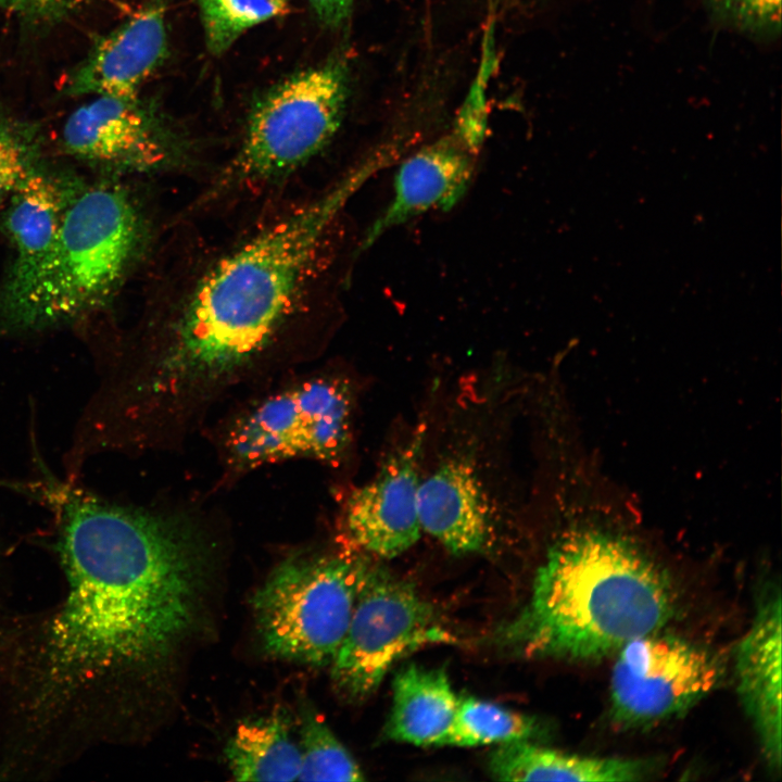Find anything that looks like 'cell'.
Segmentation results:
<instances>
[{
    "instance_id": "3957f363",
    "label": "cell",
    "mask_w": 782,
    "mask_h": 782,
    "mask_svg": "<svg viewBox=\"0 0 782 782\" xmlns=\"http://www.w3.org/2000/svg\"><path fill=\"white\" fill-rule=\"evenodd\" d=\"M672 608L666 576L634 543L577 528L548 550L527 604L497 636L529 657L594 660L661 630Z\"/></svg>"
},
{
    "instance_id": "4fadbf2b",
    "label": "cell",
    "mask_w": 782,
    "mask_h": 782,
    "mask_svg": "<svg viewBox=\"0 0 782 782\" xmlns=\"http://www.w3.org/2000/svg\"><path fill=\"white\" fill-rule=\"evenodd\" d=\"M164 0H151L134 15L98 37L70 72L63 93L136 97L167 52Z\"/></svg>"
},
{
    "instance_id": "8fae6325",
    "label": "cell",
    "mask_w": 782,
    "mask_h": 782,
    "mask_svg": "<svg viewBox=\"0 0 782 782\" xmlns=\"http://www.w3.org/2000/svg\"><path fill=\"white\" fill-rule=\"evenodd\" d=\"M61 142L78 160L116 169L151 171L172 157L164 130L139 96H94L68 115Z\"/></svg>"
},
{
    "instance_id": "5bb4252c",
    "label": "cell",
    "mask_w": 782,
    "mask_h": 782,
    "mask_svg": "<svg viewBox=\"0 0 782 782\" xmlns=\"http://www.w3.org/2000/svg\"><path fill=\"white\" fill-rule=\"evenodd\" d=\"M781 592H762L734 659L737 693L767 767L781 770Z\"/></svg>"
},
{
    "instance_id": "d4e9b609",
    "label": "cell",
    "mask_w": 782,
    "mask_h": 782,
    "mask_svg": "<svg viewBox=\"0 0 782 782\" xmlns=\"http://www.w3.org/2000/svg\"><path fill=\"white\" fill-rule=\"evenodd\" d=\"M87 0H0V12L14 15L26 24L60 21Z\"/></svg>"
},
{
    "instance_id": "cb8c5ba5",
    "label": "cell",
    "mask_w": 782,
    "mask_h": 782,
    "mask_svg": "<svg viewBox=\"0 0 782 782\" xmlns=\"http://www.w3.org/2000/svg\"><path fill=\"white\" fill-rule=\"evenodd\" d=\"M722 21L753 35H779L781 0H708Z\"/></svg>"
},
{
    "instance_id": "d6986e66",
    "label": "cell",
    "mask_w": 782,
    "mask_h": 782,
    "mask_svg": "<svg viewBox=\"0 0 782 782\" xmlns=\"http://www.w3.org/2000/svg\"><path fill=\"white\" fill-rule=\"evenodd\" d=\"M226 758L238 781H294L301 769L300 746L291 737L288 715L280 710L240 723Z\"/></svg>"
},
{
    "instance_id": "603a6c76",
    "label": "cell",
    "mask_w": 782,
    "mask_h": 782,
    "mask_svg": "<svg viewBox=\"0 0 782 782\" xmlns=\"http://www.w3.org/2000/svg\"><path fill=\"white\" fill-rule=\"evenodd\" d=\"M37 155L34 130L0 115V200L11 195L37 169Z\"/></svg>"
},
{
    "instance_id": "ffe728a7",
    "label": "cell",
    "mask_w": 782,
    "mask_h": 782,
    "mask_svg": "<svg viewBox=\"0 0 782 782\" xmlns=\"http://www.w3.org/2000/svg\"><path fill=\"white\" fill-rule=\"evenodd\" d=\"M541 732L539 721L496 703L472 696L458 698L444 745L475 747L531 741Z\"/></svg>"
},
{
    "instance_id": "9c48e42d",
    "label": "cell",
    "mask_w": 782,
    "mask_h": 782,
    "mask_svg": "<svg viewBox=\"0 0 782 782\" xmlns=\"http://www.w3.org/2000/svg\"><path fill=\"white\" fill-rule=\"evenodd\" d=\"M616 654L609 711L625 729L651 727L688 711L724 676L715 653L660 630L631 640Z\"/></svg>"
},
{
    "instance_id": "7a4b0ae2",
    "label": "cell",
    "mask_w": 782,
    "mask_h": 782,
    "mask_svg": "<svg viewBox=\"0 0 782 782\" xmlns=\"http://www.w3.org/2000/svg\"><path fill=\"white\" fill-rule=\"evenodd\" d=\"M392 159L390 151L371 155L220 258L199 281L144 374L149 400L165 406L200 401L251 367L292 314L337 215Z\"/></svg>"
},
{
    "instance_id": "5b68a950",
    "label": "cell",
    "mask_w": 782,
    "mask_h": 782,
    "mask_svg": "<svg viewBox=\"0 0 782 782\" xmlns=\"http://www.w3.org/2000/svg\"><path fill=\"white\" fill-rule=\"evenodd\" d=\"M369 566L367 559L341 554L285 559L253 597L267 652L303 665L331 664Z\"/></svg>"
},
{
    "instance_id": "2e32d148",
    "label": "cell",
    "mask_w": 782,
    "mask_h": 782,
    "mask_svg": "<svg viewBox=\"0 0 782 782\" xmlns=\"http://www.w3.org/2000/svg\"><path fill=\"white\" fill-rule=\"evenodd\" d=\"M75 195L61 179L39 169L11 193L3 226L14 249V260L0 289V305L23 289L47 257Z\"/></svg>"
},
{
    "instance_id": "9a60e30c",
    "label": "cell",
    "mask_w": 782,
    "mask_h": 782,
    "mask_svg": "<svg viewBox=\"0 0 782 782\" xmlns=\"http://www.w3.org/2000/svg\"><path fill=\"white\" fill-rule=\"evenodd\" d=\"M421 530L453 554L482 550L492 530L491 509L482 483L471 465L442 463L418 488Z\"/></svg>"
},
{
    "instance_id": "ba28073f",
    "label": "cell",
    "mask_w": 782,
    "mask_h": 782,
    "mask_svg": "<svg viewBox=\"0 0 782 782\" xmlns=\"http://www.w3.org/2000/svg\"><path fill=\"white\" fill-rule=\"evenodd\" d=\"M433 606L415 588L370 564L346 634L331 661V677L344 695L373 694L391 667L427 644L451 643Z\"/></svg>"
},
{
    "instance_id": "7402d4cb",
    "label": "cell",
    "mask_w": 782,
    "mask_h": 782,
    "mask_svg": "<svg viewBox=\"0 0 782 782\" xmlns=\"http://www.w3.org/2000/svg\"><path fill=\"white\" fill-rule=\"evenodd\" d=\"M210 53H225L245 31L282 12L291 0H197Z\"/></svg>"
},
{
    "instance_id": "8992f818",
    "label": "cell",
    "mask_w": 782,
    "mask_h": 782,
    "mask_svg": "<svg viewBox=\"0 0 782 782\" xmlns=\"http://www.w3.org/2000/svg\"><path fill=\"white\" fill-rule=\"evenodd\" d=\"M344 63L330 61L299 72L268 90L248 119L227 169L239 181L283 176L318 153L338 131L348 100Z\"/></svg>"
},
{
    "instance_id": "52a82bcc",
    "label": "cell",
    "mask_w": 782,
    "mask_h": 782,
    "mask_svg": "<svg viewBox=\"0 0 782 782\" xmlns=\"http://www.w3.org/2000/svg\"><path fill=\"white\" fill-rule=\"evenodd\" d=\"M352 415L348 380L316 377L292 384L234 424L227 461L241 470L298 457L337 465L352 442Z\"/></svg>"
},
{
    "instance_id": "44dd1931",
    "label": "cell",
    "mask_w": 782,
    "mask_h": 782,
    "mask_svg": "<svg viewBox=\"0 0 782 782\" xmlns=\"http://www.w3.org/2000/svg\"><path fill=\"white\" fill-rule=\"evenodd\" d=\"M301 769L298 781H363L356 760L305 701L300 706Z\"/></svg>"
},
{
    "instance_id": "277c9868",
    "label": "cell",
    "mask_w": 782,
    "mask_h": 782,
    "mask_svg": "<svg viewBox=\"0 0 782 782\" xmlns=\"http://www.w3.org/2000/svg\"><path fill=\"white\" fill-rule=\"evenodd\" d=\"M141 235L138 211L121 188L76 194L47 257L0 305V336L67 324L102 307L130 268Z\"/></svg>"
},
{
    "instance_id": "484cf974",
    "label": "cell",
    "mask_w": 782,
    "mask_h": 782,
    "mask_svg": "<svg viewBox=\"0 0 782 782\" xmlns=\"http://www.w3.org/2000/svg\"><path fill=\"white\" fill-rule=\"evenodd\" d=\"M318 20L326 26L338 27L350 15L354 0H308Z\"/></svg>"
},
{
    "instance_id": "e0dca14e",
    "label": "cell",
    "mask_w": 782,
    "mask_h": 782,
    "mask_svg": "<svg viewBox=\"0 0 782 782\" xmlns=\"http://www.w3.org/2000/svg\"><path fill=\"white\" fill-rule=\"evenodd\" d=\"M653 767L642 759L576 755L531 741L500 744L488 761L490 774L503 781H638Z\"/></svg>"
},
{
    "instance_id": "6da1fadb",
    "label": "cell",
    "mask_w": 782,
    "mask_h": 782,
    "mask_svg": "<svg viewBox=\"0 0 782 782\" xmlns=\"http://www.w3.org/2000/svg\"><path fill=\"white\" fill-rule=\"evenodd\" d=\"M43 494L67 589L41 649L42 696L163 665L199 617L209 556L200 532L63 483Z\"/></svg>"
},
{
    "instance_id": "7c38bea8",
    "label": "cell",
    "mask_w": 782,
    "mask_h": 782,
    "mask_svg": "<svg viewBox=\"0 0 782 782\" xmlns=\"http://www.w3.org/2000/svg\"><path fill=\"white\" fill-rule=\"evenodd\" d=\"M424 437L418 429L383 462L376 477L353 490L345 502L348 537L366 553L393 558L420 538L418 464Z\"/></svg>"
},
{
    "instance_id": "ac0fdd59",
    "label": "cell",
    "mask_w": 782,
    "mask_h": 782,
    "mask_svg": "<svg viewBox=\"0 0 782 782\" xmlns=\"http://www.w3.org/2000/svg\"><path fill=\"white\" fill-rule=\"evenodd\" d=\"M458 698L444 669L405 666L393 681L388 737L416 746L444 745Z\"/></svg>"
},
{
    "instance_id": "30bf717a",
    "label": "cell",
    "mask_w": 782,
    "mask_h": 782,
    "mask_svg": "<svg viewBox=\"0 0 782 782\" xmlns=\"http://www.w3.org/2000/svg\"><path fill=\"white\" fill-rule=\"evenodd\" d=\"M483 134V114L470 109L452 133L406 157L394 175L393 197L368 227L361 250L418 215L453 209L472 180Z\"/></svg>"
}]
</instances>
